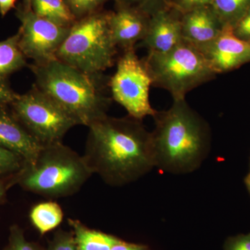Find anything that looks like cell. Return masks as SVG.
<instances>
[{
	"label": "cell",
	"instance_id": "cell-1",
	"mask_svg": "<svg viewBox=\"0 0 250 250\" xmlns=\"http://www.w3.org/2000/svg\"><path fill=\"white\" fill-rule=\"evenodd\" d=\"M83 157L106 184H129L155 167L152 132L132 117L107 115L88 126Z\"/></svg>",
	"mask_w": 250,
	"mask_h": 250
},
{
	"label": "cell",
	"instance_id": "cell-2",
	"mask_svg": "<svg viewBox=\"0 0 250 250\" xmlns=\"http://www.w3.org/2000/svg\"><path fill=\"white\" fill-rule=\"evenodd\" d=\"M153 118L155 167L173 174L198 168L210 150L211 136L207 122L186 99L173 100L169 109L156 112Z\"/></svg>",
	"mask_w": 250,
	"mask_h": 250
},
{
	"label": "cell",
	"instance_id": "cell-3",
	"mask_svg": "<svg viewBox=\"0 0 250 250\" xmlns=\"http://www.w3.org/2000/svg\"><path fill=\"white\" fill-rule=\"evenodd\" d=\"M39 89L72 117L79 125L89 126L107 116L111 98L107 94L109 78L89 75L57 59L28 65Z\"/></svg>",
	"mask_w": 250,
	"mask_h": 250
},
{
	"label": "cell",
	"instance_id": "cell-4",
	"mask_svg": "<svg viewBox=\"0 0 250 250\" xmlns=\"http://www.w3.org/2000/svg\"><path fill=\"white\" fill-rule=\"evenodd\" d=\"M93 174L83 156L59 142L42 146L34 160L24 161L11 176L10 183L42 197L60 198L77 193Z\"/></svg>",
	"mask_w": 250,
	"mask_h": 250
},
{
	"label": "cell",
	"instance_id": "cell-5",
	"mask_svg": "<svg viewBox=\"0 0 250 250\" xmlns=\"http://www.w3.org/2000/svg\"><path fill=\"white\" fill-rule=\"evenodd\" d=\"M111 12L103 9L77 21L56 59L93 75L103 74L113 66L118 48L110 27Z\"/></svg>",
	"mask_w": 250,
	"mask_h": 250
},
{
	"label": "cell",
	"instance_id": "cell-6",
	"mask_svg": "<svg viewBox=\"0 0 250 250\" xmlns=\"http://www.w3.org/2000/svg\"><path fill=\"white\" fill-rule=\"evenodd\" d=\"M142 59L153 86L167 90L173 100L186 99L188 93L217 75L202 52L185 41L164 53L149 51Z\"/></svg>",
	"mask_w": 250,
	"mask_h": 250
},
{
	"label": "cell",
	"instance_id": "cell-7",
	"mask_svg": "<svg viewBox=\"0 0 250 250\" xmlns=\"http://www.w3.org/2000/svg\"><path fill=\"white\" fill-rule=\"evenodd\" d=\"M18 121L42 146L62 142L77 121L35 85L9 105Z\"/></svg>",
	"mask_w": 250,
	"mask_h": 250
},
{
	"label": "cell",
	"instance_id": "cell-8",
	"mask_svg": "<svg viewBox=\"0 0 250 250\" xmlns=\"http://www.w3.org/2000/svg\"><path fill=\"white\" fill-rule=\"evenodd\" d=\"M151 85L152 79L135 49L123 51L117 61L116 72L108 81L112 98L129 116L143 121L146 117H154L157 112L149 102Z\"/></svg>",
	"mask_w": 250,
	"mask_h": 250
},
{
	"label": "cell",
	"instance_id": "cell-9",
	"mask_svg": "<svg viewBox=\"0 0 250 250\" xmlns=\"http://www.w3.org/2000/svg\"><path fill=\"white\" fill-rule=\"evenodd\" d=\"M16 16L21 25L18 31V45L24 57L34 63H44L56 59L57 51L70 28L61 27L38 16L32 11L18 8Z\"/></svg>",
	"mask_w": 250,
	"mask_h": 250
},
{
	"label": "cell",
	"instance_id": "cell-10",
	"mask_svg": "<svg viewBox=\"0 0 250 250\" xmlns=\"http://www.w3.org/2000/svg\"><path fill=\"white\" fill-rule=\"evenodd\" d=\"M195 47L217 75L232 71L250 62V42L237 38L230 26H225L214 40Z\"/></svg>",
	"mask_w": 250,
	"mask_h": 250
},
{
	"label": "cell",
	"instance_id": "cell-11",
	"mask_svg": "<svg viewBox=\"0 0 250 250\" xmlns=\"http://www.w3.org/2000/svg\"><path fill=\"white\" fill-rule=\"evenodd\" d=\"M182 15L170 6L152 15L140 46L147 48L148 52L164 53L182 43Z\"/></svg>",
	"mask_w": 250,
	"mask_h": 250
},
{
	"label": "cell",
	"instance_id": "cell-12",
	"mask_svg": "<svg viewBox=\"0 0 250 250\" xmlns=\"http://www.w3.org/2000/svg\"><path fill=\"white\" fill-rule=\"evenodd\" d=\"M150 16L132 8L116 6L110 16V27L118 48L135 49L147 33Z\"/></svg>",
	"mask_w": 250,
	"mask_h": 250
},
{
	"label": "cell",
	"instance_id": "cell-13",
	"mask_svg": "<svg viewBox=\"0 0 250 250\" xmlns=\"http://www.w3.org/2000/svg\"><path fill=\"white\" fill-rule=\"evenodd\" d=\"M0 147L16 153L24 159H35L42 147L18 121L9 106H0Z\"/></svg>",
	"mask_w": 250,
	"mask_h": 250
},
{
	"label": "cell",
	"instance_id": "cell-14",
	"mask_svg": "<svg viewBox=\"0 0 250 250\" xmlns=\"http://www.w3.org/2000/svg\"><path fill=\"white\" fill-rule=\"evenodd\" d=\"M181 21L183 41L194 46L214 40L225 27L211 5L182 14Z\"/></svg>",
	"mask_w": 250,
	"mask_h": 250
},
{
	"label": "cell",
	"instance_id": "cell-15",
	"mask_svg": "<svg viewBox=\"0 0 250 250\" xmlns=\"http://www.w3.org/2000/svg\"><path fill=\"white\" fill-rule=\"evenodd\" d=\"M69 225L72 229L78 250H110L119 238L92 229L79 220L69 218Z\"/></svg>",
	"mask_w": 250,
	"mask_h": 250
},
{
	"label": "cell",
	"instance_id": "cell-16",
	"mask_svg": "<svg viewBox=\"0 0 250 250\" xmlns=\"http://www.w3.org/2000/svg\"><path fill=\"white\" fill-rule=\"evenodd\" d=\"M31 9L39 17L61 27L70 28L77 21L64 0H32Z\"/></svg>",
	"mask_w": 250,
	"mask_h": 250
},
{
	"label": "cell",
	"instance_id": "cell-17",
	"mask_svg": "<svg viewBox=\"0 0 250 250\" xmlns=\"http://www.w3.org/2000/svg\"><path fill=\"white\" fill-rule=\"evenodd\" d=\"M18 34L0 41V79H7L11 74L28 66L24 57L18 45Z\"/></svg>",
	"mask_w": 250,
	"mask_h": 250
},
{
	"label": "cell",
	"instance_id": "cell-18",
	"mask_svg": "<svg viewBox=\"0 0 250 250\" xmlns=\"http://www.w3.org/2000/svg\"><path fill=\"white\" fill-rule=\"evenodd\" d=\"M29 218L33 226L41 235H44L57 228L62 223L63 212L57 202H42L32 207Z\"/></svg>",
	"mask_w": 250,
	"mask_h": 250
},
{
	"label": "cell",
	"instance_id": "cell-19",
	"mask_svg": "<svg viewBox=\"0 0 250 250\" xmlns=\"http://www.w3.org/2000/svg\"><path fill=\"white\" fill-rule=\"evenodd\" d=\"M211 6L224 25L233 27L250 9V0H213Z\"/></svg>",
	"mask_w": 250,
	"mask_h": 250
},
{
	"label": "cell",
	"instance_id": "cell-20",
	"mask_svg": "<svg viewBox=\"0 0 250 250\" xmlns=\"http://www.w3.org/2000/svg\"><path fill=\"white\" fill-rule=\"evenodd\" d=\"M116 6L132 8L149 16L170 7L169 0H113Z\"/></svg>",
	"mask_w": 250,
	"mask_h": 250
},
{
	"label": "cell",
	"instance_id": "cell-21",
	"mask_svg": "<svg viewBox=\"0 0 250 250\" xmlns=\"http://www.w3.org/2000/svg\"><path fill=\"white\" fill-rule=\"evenodd\" d=\"M24 162L21 156L0 147V179L14 175L21 170Z\"/></svg>",
	"mask_w": 250,
	"mask_h": 250
},
{
	"label": "cell",
	"instance_id": "cell-22",
	"mask_svg": "<svg viewBox=\"0 0 250 250\" xmlns=\"http://www.w3.org/2000/svg\"><path fill=\"white\" fill-rule=\"evenodd\" d=\"M108 0H64L77 21L103 9Z\"/></svg>",
	"mask_w": 250,
	"mask_h": 250
},
{
	"label": "cell",
	"instance_id": "cell-23",
	"mask_svg": "<svg viewBox=\"0 0 250 250\" xmlns=\"http://www.w3.org/2000/svg\"><path fill=\"white\" fill-rule=\"evenodd\" d=\"M4 250H45L39 245L27 241L24 231L17 225L10 228L9 241Z\"/></svg>",
	"mask_w": 250,
	"mask_h": 250
},
{
	"label": "cell",
	"instance_id": "cell-24",
	"mask_svg": "<svg viewBox=\"0 0 250 250\" xmlns=\"http://www.w3.org/2000/svg\"><path fill=\"white\" fill-rule=\"evenodd\" d=\"M45 250H78L73 233L58 230Z\"/></svg>",
	"mask_w": 250,
	"mask_h": 250
},
{
	"label": "cell",
	"instance_id": "cell-25",
	"mask_svg": "<svg viewBox=\"0 0 250 250\" xmlns=\"http://www.w3.org/2000/svg\"><path fill=\"white\" fill-rule=\"evenodd\" d=\"M213 0H169L170 7L181 14L188 12L202 6H210Z\"/></svg>",
	"mask_w": 250,
	"mask_h": 250
},
{
	"label": "cell",
	"instance_id": "cell-26",
	"mask_svg": "<svg viewBox=\"0 0 250 250\" xmlns=\"http://www.w3.org/2000/svg\"><path fill=\"white\" fill-rule=\"evenodd\" d=\"M232 31L238 39L250 42V9L233 26Z\"/></svg>",
	"mask_w": 250,
	"mask_h": 250
},
{
	"label": "cell",
	"instance_id": "cell-27",
	"mask_svg": "<svg viewBox=\"0 0 250 250\" xmlns=\"http://www.w3.org/2000/svg\"><path fill=\"white\" fill-rule=\"evenodd\" d=\"M224 250H250V233L229 237L225 241Z\"/></svg>",
	"mask_w": 250,
	"mask_h": 250
},
{
	"label": "cell",
	"instance_id": "cell-28",
	"mask_svg": "<svg viewBox=\"0 0 250 250\" xmlns=\"http://www.w3.org/2000/svg\"><path fill=\"white\" fill-rule=\"evenodd\" d=\"M18 95L11 88L7 79H0V106H9Z\"/></svg>",
	"mask_w": 250,
	"mask_h": 250
},
{
	"label": "cell",
	"instance_id": "cell-29",
	"mask_svg": "<svg viewBox=\"0 0 250 250\" xmlns=\"http://www.w3.org/2000/svg\"><path fill=\"white\" fill-rule=\"evenodd\" d=\"M10 178L11 177L0 179V205H2L6 200V193L11 188Z\"/></svg>",
	"mask_w": 250,
	"mask_h": 250
},
{
	"label": "cell",
	"instance_id": "cell-30",
	"mask_svg": "<svg viewBox=\"0 0 250 250\" xmlns=\"http://www.w3.org/2000/svg\"><path fill=\"white\" fill-rule=\"evenodd\" d=\"M16 1L17 0H0V14L2 17L15 8Z\"/></svg>",
	"mask_w": 250,
	"mask_h": 250
},
{
	"label": "cell",
	"instance_id": "cell-31",
	"mask_svg": "<svg viewBox=\"0 0 250 250\" xmlns=\"http://www.w3.org/2000/svg\"><path fill=\"white\" fill-rule=\"evenodd\" d=\"M134 243H127L119 239L111 247L110 250H131L135 246Z\"/></svg>",
	"mask_w": 250,
	"mask_h": 250
},
{
	"label": "cell",
	"instance_id": "cell-32",
	"mask_svg": "<svg viewBox=\"0 0 250 250\" xmlns=\"http://www.w3.org/2000/svg\"><path fill=\"white\" fill-rule=\"evenodd\" d=\"M32 0H22V4L18 6V8L24 11H31V4Z\"/></svg>",
	"mask_w": 250,
	"mask_h": 250
},
{
	"label": "cell",
	"instance_id": "cell-33",
	"mask_svg": "<svg viewBox=\"0 0 250 250\" xmlns=\"http://www.w3.org/2000/svg\"><path fill=\"white\" fill-rule=\"evenodd\" d=\"M131 250H150V249L147 246L136 244Z\"/></svg>",
	"mask_w": 250,
	"mask_h": 250
},
{
	"label": "cell",
	"instance_id": "cell-34",
	"mask_svg": "<svg viewBox=\"0 0 250 250\" xmlns=\"http://www.w3.org/2000/svg\"><path fill=\"white\" fill-rule=\"evenodd\" d=\"M246 184L248 190L250 192V173L248 174V177L246 179Z\"/></svg>",
	"mask_w": 250,
	"mask_h": 250
}]
</instances>
